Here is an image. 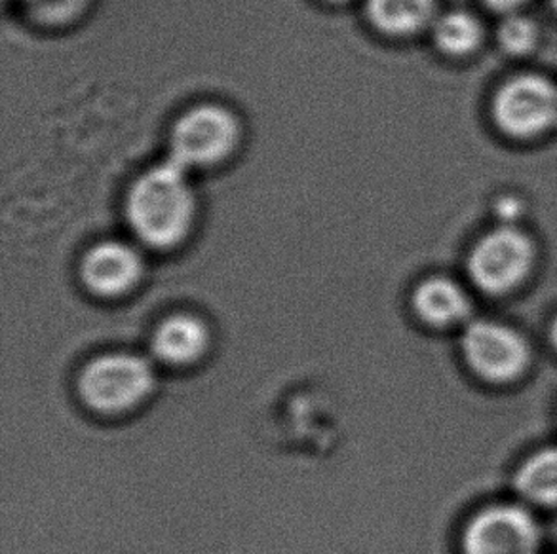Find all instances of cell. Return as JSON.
Listing matches in <instances>:
<instances>
[{
    "instance_id": "cell-19",
    "label": "cell",
    "mask_w": 557,
    "mask_h": 554,
    "mask_svg": "<svg viewBox=\"0 0 557 554\" xmlns=\"http://www.w3.org/2000/svg\"><path fill=\"white\" fill-rule=\"evenodd\" d=\"M552 7H554V10L557 12V0H550Z\"/></svg>"
},
{
    "instance_id": "cell-11",
    "label": "cell",
    "mask_w": 557,
    "mask_h": 554,
    "mask_svg": "<svg viewBox=\"0 0 557 554\" xmlns=\"http://www.w3.org/2000/svg\"><path fill=\"white\" fill-rule=\"evenodd\" d=\"M513 490L525 505L557 509V446L529 454L516 469Z\"/></svg>"
},
{
    "instance_id": "cell-10",
    "label": "cell",
    "mask_w": 557,
    "mask_h": 554,
    "mask_svg": "<svg viewBox=\"0 0 557 554\" xmlns=\"http://www.w3.org/2000/svg\"><path fill=\"white\" fill-rule=\"evenodd\" d=\"M368 17L384 35L409 38L434 25L437 4L436 0H368Z\"/></svg>"
},
{
    "instance_id": "cell-12",
    "label": "cell",
    "mask_w": 557,
    "mask_h": 554,
    "mask_svg": "<svg viewBox=\"0 0 557 554\" xmlns=\"http://www.w3.org/2000/svg\"><path fill=\"white\" fill-rule=\"evenodd\" d=\"M210 342L208 329L193 315H174L154 335V352L174 365L198 360Z\"/></svg>"
},
{
    "instance_id": "cell-16",
    "label": "cell",
    "mask_w": 557,
    "mask_h": 554,
    "mask_svg": "<svg viewBox=\"0 0 557 554\" xmlns=\"http://www.w3.org/2000/svg\"><path fill=\"white\" fill-rule=\"evenodd\" d=\"M525 213H528V205L520 196H498L493 203V215L497 218L498 225L516 226Z\"/></svg>"
},
{
    "instance_id": "cell-17",
    "label": "cell",
    "mask_w": 557,
    "mask_h": 554,
    "mask_svg": "<svg viewBox=\"0 0 557 554\" xmlns=\"http://www.w3.org/2000/svg\"><path fill=\"white\" fill-rule=\"evenodd\" d=\"M525 2H528V0H483L485 7L503 15L520 12V8L523 7Z\"/></svg>"
},
{
    "instance_id": "cell-13",
    "label": "cell",
    "mask_w": 557,
    "mask_h": 554,
    "mask_svg": "<svg viewBox=\"0 0 557 554\" xmlns=\"http://www.w3.org/2000/svg\"><path fill=\"white\" fill-rule=\"evenodd\" d=\"M430 33L437 52L447 58L474 55L485 42L482 20L467 10H449L437 15Z\"/></svg>"
},
{
    "instance_id": "cell-9",
    "label": "cell",
    "mask_w": 557,
    "mask_h": 554,
    "mask_svg": "<svg viewBox=\"0 0 557 554\" xmlns=\"http://www.w3.org/2000/svg\"><path fill=\"white\" fill-rule=\"evenodd\" d=\"M413 307L422 322L434 329H451L472 322V299L451 277L432 276L417 285Z\"/></svg>"
},
{
    "instance_id": "cell-4",
    "label": "cell",
    "mask_w": 557,
    "mask_h": 554,
    "mask_svg": "<svg viewBox=\"0 0 557 554\" xmlns=\"http://www.w3.org/2000/svg\"><path fill=\"white\" fill-rule=\"evenodd\" d=\"M491 118L500 134L529 141L557 128V84L539 73H523L498 86Z\"/></svg>"
},
{
    "instance_id": "cell-5",
    "label": "cell",
    "mask_w": 557,
    "mask_h": 554,
    "mask_svg": "<svg viewBox=\"0 0 557 554\" xmlns=\"http://www.w3.org/2000/svg\"><path fill=\"white\" fill-rule=\"evenodd\" d=\"M240 122L225 106H193L175 122L170 136V156L188 173L225 162L240 142Z\"/></svg>"
},
{
    "instance_id": "cell-6",
    "label": "cell",
    "mask_w": 557,
    "mask_h": 554,
    "mask_svg": "<svg viewBox=\"0 0 557 554\" xmlns=\"http://www.w3.org/2000/svg\"><path fill=\"white\" fill-rule=\"evenodd\" d=\"M543 528L525 503H495L470 517L462 554H541Z\"/></svg>"
},
{
    "instance_id": "cell-15",
    "label": "cell",
    "mask_w": 557,
    "mask_h": 554,
    "mask_svg": "<svg viewBox=\"0 0 557 554\" xmlns=\"http://www.w3.org/2000/svg\"><path fill=\"white\" fill-rule=\"evenodd\" d=\"M42 22H60L83 7L84 0H25Z\"/></svg>"
},
{
    "instance_id": "cell-8",
    "label": "cell",
    "mask_w": 557,
    "mask_h": 554,
    "mask_svg": "<svg viewBox=\"0 0 557 554\" xmlns=\"http://www.w3.org/2000/svg\"><path fill=\"white\" fill-rule=\"evenodd\" d=\"M141 276L144 259L128 243L103 241L84 256V284L99 297H121L134 289Z\"/></svg>"
},
{
    "instance_id": "cell-2",
    "label": "cell",
    "mask_w": 557,
    "mask_h": 554,
    "mask_svg": "<svg viewBox=\"0 0 557 554\" xmlns=\"http://www.w3.org/2000/svg\"><path fill=\"white\" fill-rule=\"evenodd\" d=\"M536 241L518 226L498 225L475 241L467 256V274L478 291L506 297L533 276Z\"/></svg>"
},
{
    "instance_id": "cell-20",
    "label": "cell",
    "mask_w": 557,
    "mask_h": 554,
    "mask_svg": "<svg viewBox=\"0 0 557 554\" xmlns=\"http://www.w3.org/2000/svg\"><path fill=\"white\" fill-rule=\"evenodd\" d=\"M327 2H345V0H327Z\"/></svg>"
},
{
    "instance_id": "cell-18",
    "label": "cell",
    "mask_w": 557,
    "mask_h": 554,
    "mask_svg": "<svg viewBox=\"0 0 557 554\" xmlns=\"http://www.w3.org/2000/svg\"><path fill=\"white\" fill-rule=\"evenodd\" d=\"M550 342L552 345H554V350L557 352V317L550 325Z\"/></svg>"
},
{
    "instance_id": "cell-3",
    "label": "cell",
    "mask_w": 557,
    "mask_h": 554,
    "mask_svg": "<svg viewBox=\"0 0 557 554\" xmlns=\"http://www.w3.org/2000/svg\"><path fill=\"white\" fill-rule=\"evenodd\" d=\"M460 355L482 382L508 386L531 367V345L520 330L495 319H472L460 332Z\"/></svg>"
},
{
    "instance_id": "cell-14",
    "label": "cell",
    "mask_w": 557,
    "mask_h": 554,
    "mask_svg": "<svg viewBox=\"0 0 557 554\" xmlns=\"http://www.w3.org/2000/svg\"><path fill=\"white\" fill-rule=\"evenodd\" d=\"M497 45L500 52H505L510 58H523L536 50L541 42V29L535 20L529 15L513 12L503 17V22L497 27Z\"/></svg>"
},
{
    "instance_id": "cell-1",
    "label": "cell",
    "mask_w": 557,
    "mask_h": 554,
    "mask_svg": "<svg viewBox=\"0 0 557 554\" xmlns=\"http://www.w3.org/2000/svg\"><path fill=\"white\" fill-rule=\"evenodd\" d=\"M129 226L145 245L175 248L195 225L196 196L187 169L166 160L145 172L126 198Z\"/></svg>"
},
{
    "instance_id": "cell-7",
    "label": "cell",
    "mask_w": 557,
    "mask_h": 554,
    "mask_svg": "<svg viewBox=\"0 0 557 554\" xmlns=\"http://www.w3.org/2000/svg\"><path fill=\"white\" fill-rule=\"evenodd\" d=\"M154 375L144 357L111 353L91 361L81 376L84 401L99 413H122L151 393Z\"/></svg>"
}]
</instances>
